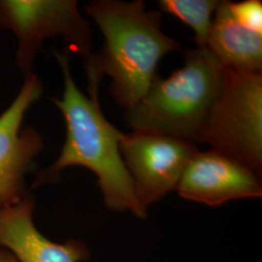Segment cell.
<instances>
[{"mask_svg":"<svg viewBox=\"0 0 262 262\" xmlns=\"http://www.w3.org/2000/svg\"><path fill=\"white\" fill-rule=\"evenodd\" d=\"M63 74L64 90L61 98L53 97L66 124V139L56 162L38 175L35 186L55 181L69 166H82L93 171L105 205L117 212L129 211L137 217H146L147 210L136 196L130 175L120 152L122 131L117 129L104 116L99 99L98 85L101 77L88 71L89 95L81 92L73 80L69 50L55 52Z\"/></svg>","mask_w":262,"mask_h":262,"instance_id":"1","label":"cell"},{"mask_svg":"<svg viewBox=\"0 0 262 262\" xmlns=\"http://www.w3.org/2000/svg\"><path fill=\"white\" fill-rule=\"evenodd\" d=\"M84 10L104 37L102 50L85 63L86 70L112 79L110 94L126 111L147 94L159 60L182 46L163 33L161 14L146 9L142 0H94Z\"/></svg>","mask_w":262,"mask_h":262,"instance_id":"2","label":"cell"},{"mask_svg":"<svg viewBox=\"0 0 262 262\" xmlns=\"http://www.w3.org/2000/svg\"><path fill=\"white\" fill-rule=\"evenodd\" d=\"M184 66L158 76L138 103L126 110L132 131H149L199 143L222 83V66L207 48L183 52Z\"/></svg>","mask_w":262,"mask_h":262,"instance_id":"3","label":"cell"},{"mask_svg":"<svg viewBox=\"0 0 262 262\" xmlns=\"http://www.w3.org/2000/svg\"><path fill=\"white\" fill-rule=\"evenodd\" d=\"M199 143L262 172V73L222 66V83Z\"/></svg>","mask_w":262,"mask_h":262,"instance_id":"4","label":"cell"},{"mask_svg":"<svg viewBox=\"0 0 262 262\" xmlns=\"http://www.w3.org/2000/svg\"><path fill=\"white\" fill-rule=\"evenodd\" d=\"M0 28L11 29L19 46L15 64L28 75L44 40L62 38L84 62L93 57L92 33L75 0H0Z\"/></svg>","mask_w":262,"mask_h":262,"instance_id":"5","label":"cell"},{"mask_svg":"<svg viewBox=\"0 0 262 262\" xmlns=\"http://www.w3.org/2000/svg\"><path fill=\"white\" fill-rule=\"evenodd\" d=\"M119 147L145 210L177 188L188 162L199 151L193 142L149 131L122 133Z\"/></svg>","mask_w":262,"mask_h":262,"instance_id":"6","label":"cell"},{"mask_svg":"<svg viewBox=\"0 0 262 262\" xmlns=\"http://www.w3.org/2000/svg\"><path fill=\"white\" fill-rule=\"evenodd\" d=\"M25 84L9 108L0 116V209L13 206L24 198L25 177L43 149V139L33 127L21 129L29 107L43 93L38 76H25Z\"/></svg>","mask_w":262,"mask_h":262,"instance_id":"7","label":"cell"},{"mask_svg":"<svg viewBox=\"0 0 262 262\" xmlns=\"http://www.w3.org/2000/svg\"><path fill=\"white\" fill-rule=\"evenodd\" d=\"M176 190L187 200L209 206L262 196L259 176L243 163L215 150L197 152L188 162Z\"/></svg>","mask_w":262,"mask_h":262,"instance_id":"8","label":"cell"},{"mask_svg":"<svg viewBox=\"0 0 262 262\" xmlns=\"http://www.w3.org/2000/svg\"><path fill=\"white\" fill-rule=\"evenodd\" d=\"M34 202L24 197L13 206L0 209V246L19 262H81L88 259L84 244L55 243L39 232L33 222Z\"/></svg>","mask_w":262,"mask_h":262,"instance_id":"9","label":"cell"},{"mask_svg":"<svg viewBox=\"0 0 262 262\" xmlns=\"http://www.w3.org/2000/svg\"><path fill=\"white\" fill-rule=\"evenodd\" d=\"M229 1H220L207 49L225 67L262 73V34L244 28L232 17Z\"/></svg>","mask_w":262,"mask_h":262,"instance_id":"10","label":"cell"},{"mask_svg":"<svg viewBox=\"0 0 262 262\" xmlns=\"http://www.w3.org/2000/svg\"><path fill=\"white\" fill-rule=\"evenodd\" d=\"M159 8L194 31L198 48H206L219 0H160Z\"/></svg>","mask_w":262,"mask_h":262,"instance_id":"11","label":"cell"},{"mask_svg":"<svg viewBox=\"0 0 262 262\" xmlns=\"http://www.w3.org/2000/svg\"><path fill=\"white\" fill-rule=\"evenodd\" d=\"M229 11L244 28L262 34V2L260 0H245L228 2Z\"/></svg>","mask_w":262,"mask_h":262,"instance_id":"12","label":"cell"},{"mask_svg":"<svg viewBox=\"0 0 262 262\" xmlns=\"http://www.w3.org/2000/svg\"><path fill=\"white\" fill-rule=\"evenodd\" d=\"M0 262H19L18 258L8 250L0 249Z\"/></svg>","mask_w":262,"mask_h":262,"instance_id":"13","label":"cell"}]
</instances>
